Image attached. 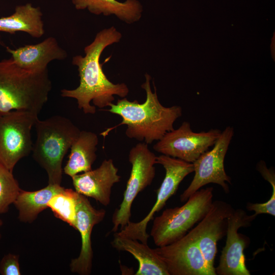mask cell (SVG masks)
I'll list each match as a JSON object with an SVG mask.
<instances>
[{"label": "cell", "instance_id": "cell-23", "mask_svg": "<svg viewBox=\"0 0 275 275\" xmlns=\"http://www.w3.org/2000/svg\"><path fill=\"white\" fill-rule=\"evenodd\" d=\"M19 257L8 253L3 256L0 261V274L2 275H20Z\"/></svg>", "mask_w": 275, "mask_h": 275}, {"label": "cell", "instance_id": "cell-5", "mask_svg": "<svg viewBox=\"0 0 275 275\" xmlns=\"http://www.w3.org/2000/svg\"><path fill=\"white\" fill-rule=\"evenodd\" d=\"M213 188H200L180 207L165 209L153 222L150 236L158 247L171 244L186 234L209 211Z\"/></svg>", "mask_w": 275, "mask_h": 275}, {"label": "cell", "instance_id": "cell-25", "mask_svg": "<svg viewBox=\"0 0 275 275\" xmlns=\"http://www.w3.org/2000/svg\"><path fill=\"white\" fill-rule=\"evenodd\" d=\"M3 225V222L1 219H0V240L1 239V238H2L1 228Z\"/></svg>", "mask_w": 275, "mask_h": 275}, {"label": "cell", "instance_id": "cell-19", "mask_svg": "<svg viewBox=\"0 0 275 275\" xmlns=\"http://www.w3.org/2000/svg\"><path fill=\"white\" fill-rule=\"evenodd\" d=\"M98 144V138L95 133L81 130L70 147L69 159L64 168V172L72 177L91 170L92 164L97 158Z\"/></svg>", "mask_w": 275, "mask_h": 275}, {"label": "cell", "instance_id": "cell-12", "mask_svg": "<svg viewBox=\"0 0 275 275\" xmlns=\"http://www.w3.org/2000/svg\"><path fill=\"white\" fill-rule=\"evenodd\" d=\"M154 249L169 275H213L189 231L178 240Z\"/></svg>", "mask_w": 275, "mask_h": 275}, {"label": "cell", "instance_id": "cell-11", "mask_svg": "<svg viewBox=\"0 0 275 275\" xmlns=\"http://www.w3.org/2000/svg\"><path fill=\"white\" fill-rule=\"evenodd\" d=\"M234 210L232 206L226 202L213 201L207 214L189 231L213 275H216L214 263L217 252V242L226 235L228 217Z\"/></svg>", "mask_w": 275, "mask_h": 275}, {"label": "cell", "instance_id": "cell-13", "mask_svg": "<svg viewBox=\"0 0 275 275\" xmlns=\"http://www.w3.org/2000/svg\"><path fill=\"white\" fill-rule=\"evenodd\" d=\"M105 213L104 209H95L87 197L79 194L76 230L80 233L81 245L79 256L73 259L70 264L72 272L80 275L91 273L93 258L91 234L94 226L104 219Z\"/></svg>", "mask_w": 275, "mask_h": 275}, {"label": "cell", "instance_id": "cell-10", "mask_svg": "<svg viewBox=\"0 0 275 275\" xmlns=\"http://www.w3.org/2000/svg\"><path fill=\"white\" fill-rule=\"evenodd\" d=\"M257 216L249 215L241 209H234L228 217V228L225 246L220 256L219 263L215 267L218 275H250L246 267L244 250L250 244V238L238 231L248 227Z\"/></svg>", "mask_w": 275, "mask_h": 275}, {"label": "cell", "instance_id": "cell-9", "mask_svg": "<svg viewBox=\"0 0 275 275\" xmlns=\"http://www.w3.org/2000/svg\"><path fill=\"white\" fill-rule=\"evenodd\" d=\"M221 132L218 129L195 132L189 122L184 121L178 128L167 132L153 148L162 154L193 163L213 146Z\"/></svg>", "mask_w": 275, "mask_h": 275}, {"label": "cell", "instance_id": "cell-16", "mask_svg": "<svg viewBox=\"0 0 275 275\" xmlns=\"http://www.w3.org/2000/svg\"><path fill=\"white\" fill-rule=\"evenodd\" d=\"M76 10L88 9L92 14L108 16L115 15L127 24L139 21L143 11V6L138 0H71Z\"/></svg>", "mask_w": 275, "mask_h": 275}, {"label": "cell", "instance_id": "cell-18", "mask_svg": "<svg viewBox=\"0 0 275 275\" xmlns=\"http://www.w3.org/2000/svg\"><path fill=\"white\" fill-rule=\"evenodd\" d=\"M42 16L40 8L30 3L17 6L12 15L0 18V32L10 34L23 32L34 38H40L45 33Z\"/></svg>", "mask_w": 275, "mask_h": 275}, {"label": "cell", "instance_id": "cell-7", "mask_svg": "<svg viewBox=\"0 0 275 275\" xmlns=\"http://www.w3.org/2000/svg\"><path fill=\"white\" fill-rule=\"evenodd\" d=\"M156 157L145 143H139L130 149L128 160L131 164V170L123 200L113 216L112 232L116 233L119 227L122 229L130 221L134 200L141 191L151 184L155 177Z\"/></svg>", "mask_w": 275, "mask_h": 275}, {"label": "cell", "instance_id": "cell-8", "mask_svg": "<svg viewBox=\"0 0 275 275\" xmlns=\"http://www.w3.org/2000/svg\"><path fill=\"white\" fill-rule=\"evenodd\" d=\"M234 133L233 127L227 126L212 149L204 152L193 163L195 175L188 187L180 196L181 202L186 201L192 194L209 183L217 184L225 193H229L228 184H232L231 178L225 171L224 161Z\"/></svg>", "mask_w": 275, "mask_h": 275}, {"label": "cell", "instance_id": "cell-1", "mask_svg": "<svg viewBox=\"0 0 275 275\" xmlns=\"http://www.w3.org/2000/svg\"><path fill=\"white\" fill-rule=\"evenodd\" d=\"M122 37L114 26L103 29L84 48L85 56L76 55L72 58V65L77 67L79 84L74 89H62L61 95L75 99L78 107L85 114H94L96 106L100 108L108 106L115 100V95L124 98L129 93L125 83L114 84L107 78L100 63L104 49L119 42Z\"/></svg>", "mask_w": 275, "mask_h": 275}, {"label": "cell", "instance_id": "cell-4", "mask_svg": "<svg viewBox=\"0 0 275 275\" xmlns=\"http://www.w3.org/2000/svg\"><path fill=\"white\" fill-rule=\"evenodd\" d=\"M35 126L37 139L33 146V157L46 172L48 184L61 185L63 159L81 130L61 116L38 119Z\"/></svg>", "mask_w": 275, "mask_h": 275}, {"label": "cell", "instance_id": "cell-20", "mask_svg": "<svg viewBox=\"0 0 275 275\" xmlns=\"http://www.w3.org/2000/svg\"><path fill=\"white\" fill-rule=\"evenodd\" d=\"M64 188L61 185L48 184L38 190L21 189L13 203L18 211L19 220L23 223L33 222L42 211L48 208L51 198Z\"/></svg>", "mask_w": 275, "mask_h": 275}, {"label": "cell", "instance_id": "cell-21", "mask_svg": "<svg viewBox=\"0 0 275 275\" xmlns=\"http://www.w3.org/2000/svg\"><path fill=\"white\" fill-rule=\"evenodd\" d=\"M79 194L75 190L64 188L54 195L47 204L57 218L76 230V213Z\"/></svg>", "mask_w": 275, "mask_h": 275}, {"label": "cell", "instance_id": "cell-24", "mask_svg": "<svg viewBox=\"0 0 275 275\" xmlns=\"http://www.w3.org/2000/svg\"><path fill=\"white\" fill-rule=\"evenodd\" d=\"M275 188H272V195L268 201L263 203H248L246 209L255 212L254 214L257 216L260 214L266 213L275 216Z\"/></svg>", "mask_w": 275, "mask_h": 275}, {"label": "cell", "instance_id": "cell-14", "mask_svg": "<svg viewBox=\"0 0 275 275\" xmlns=\"http://www.w3.org/2000/svg\"><path fill=\"white\" fill-rule=\"evenodd\" d=\"M118 172L113 160L109 159L103 160L98 168L71 178L77 193L107 206L111 202L112 187L120 180Z\"/></svg>", "mask_w": 275, "mask_h": 275}, {"label": "cell", "instance_id": "cell-2", "mask_svg": "<svg viewBox=\"0 0 275 275\" xmlns=\"http://www.w3.org/2000/svg\"><path fill=\"white\" fill-rule=\"evenodd\" d=\"M145 77V81L141 85V88L146 93L145 101L140 103L136 100L130 101L124 97L119 99L116 104H110L107 111L120 116L122 121L101 134L105 136L117 126L126 125L125 134L128 138L150 144L159 141L167 132L174 129V122L182 116V108L178 105L168 107L163 106L158 100L153 81L154 92L151 90V76L146 73Z\"/></svg>", "mask_w": 275, "mask_h": 275}, {"label": "cell", "instance_id": "cell-6", "mask_svg": "<svg viewBox=\"0 0 275 275\" xmlns=\"http://www.w3.org/2000/svg\"><path fill=\"white\" fill-rule=\"evenodd\" d=\"M38 115L14 111L0 116V164L12 172L17 163L32 151L31 130Z\"/></svg>", "mask_w": 275, "mask_h": 275}, {"label": "cell", "instance_id": "cell-3", "mask_svg": "<svg viewBox=\"0 0 275 275\" xmlns=\"http://www.w3.org/2000/svg\"><path fill=\"white\" fill-rule=\"evenodd\" d=\"M52 89L48 69L26 71L10 58L0 61V116L14 111L38 115Z\"/></svg>", "mask_w": 275, "mask_h": 275}, {"label": "cell", "instance_id": "cell-22", "mask_svg": "<svg viewBox=\"0 0 275 275\" xmlns=\"http://www.w3.org/2000/svg\"><path fill=\"white\" fill-rule=\"evenodd\" d=\"M21 190L13 172L0 164V214L8 211Z\"/></svg>", "mask_w": 275, "mask_h": 275}, {"label": "cell", "instance_id": "cell-15", "mask_svg": "<svg viewBox=\"0 0 275 275\" xmlns=\"http://www.w3.org/2000/svg\"><path fill=\"white\" fill-rule=\"evenodd\" d=\"M6 50L17 66L31 72L47 70L50 62L64 60L68 56L66 51L53 37H49L38 44L26 45L15 49L7 47Z\"/></svg>", "mask_w": 275, "mask_h": 275}, {"label": "cell", "instance_id": "cell-17", "mask_svg": "<svg viewBox=\"0 0 275 275\" xmlns=\"http://www.w3.org/2000/svg\"><path fill=\"white\" fill-rule=\"evenodd\" d=\"M111 244L117 250L130 253L137 260L139 268L135 275H169L164 262L147 244L116 235Z\"/></svg>", "mask_w": 275, "mask_h": 275}]
</instances>
